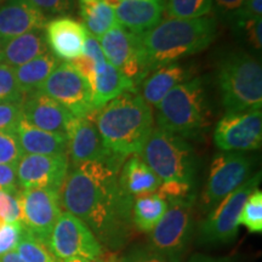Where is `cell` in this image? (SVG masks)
I'll use <instances>...</instances> for the list:
<instances>
[{"label":"cell","instance_id":"cell-24","mask_svg":"<svg viewBox=\"0 0 262 262\" xmlns=\"http://www.w3.org/2000/svg\"><path fill=\"white\" fill-rule=\"evenodd\" d=\"M118 181L122 191L131 198L158 191L162 181L140 156H133L120 168Z\"/></svg>","mask_w":262,"mask_h":262},{"label":"cell","instance_id":"cell-26","mask_svg":"<svg viewBox=\"0 0 262 262\" xmlns=\"http://www.w3.org/2000/svg\"><path fill=\"white\" fill-rule=\"evenodd\" d=\"M58 60L50 51L27 63L15 68V75L22 93L28 95L38 91L52 71L57 67Z\"/></svg>","mask_w":262,"mask_h":262},{"label":"cell","instance_id":"cell-34","mask_svg":"<svg viewBox=\"0 0 262 262\" xmlns=\"http://www.w3.org/2000/svg\"><path fill=\"white\" fill-rule=\"evenodd\" d=\"M22 120V103L0 102V133H16Z\"/></svg>","mask_w":262,"mask_h":262},{"label":"cell","instance_id":"cell-23","mask_svg":"<svg viewBox=\"0 0 262 262\" xmlns=\"http://www.w3.org/2000/svg\"><path fill=\"white\" fill-rule=\"evenodd\" d=\"M126 91H136L133 81L127 79L107 60L95 63V80L93 85L95 110H98Z\"/></svg>","mask_w":262,"mask_h":262},{"label":"cell","instance_id":"cell-39","mask_svg":"<svg viewBox=\"0 0 262 262\" xmlns=\"http://www.w3.org/2000/svg\"><path fill=\"white\" fill-rule=\"evenodd\" d=\"M45 17L67 14L72 8V0H27Z\"/></svg>","mask_w":262,"mask_h":262},{"label":"cell","instance_id":"cell-35","mask_svg":"<svg viewBox=\"0 0 262 262\" xmlns=\"http://www.w3.org/2000/svg\"><path fill=\"white\" fill-rule=\"evenodd\" d=\"M235 26L243 32L245 40L255 50H261L262 48V34L261 26L262 21L260 18H238L235 19Z\"/></svg>","mask_w":262,"mask_h":262},{"label":"cell","instance_id":"cell-29","mask_svg":"<svg viewBox=\"0 0 262 262\" xmlns=\"http://www.w3.org/2000/svg\"><path fill=\"white\" fill-rule=\"evenodd\" d=\"M170 18H201L210 14L214 0H163Z\"/></svg>","mask_w":262,"mask_h":262},{"label":"cell","instance_id":"cell-5","mask_svg":"<svg viewBox=\"0 0 262 262\" xmlns=\"http://www.w3.org/2000/svg\"><path fill=\"white\" fill-rule=\"evenodd\" d=\"M156 108L158 127L183 139L198 136L208 124L205 91L198 77L170 90Z\"/></svg>","mask_w":262,"mask_h":262},{"label":"cell","instance_id":"cell-46","mask_svg":"<svg viewBox=\"0 0 262 262\" xmlns=\"http://www.w3.org/2000/svg\"><path fill=\"white\" fill-rule=\"evenodd\" d=\"M3 47H4V41L0 40V62H2V52H3Z\"/></svg>","mask_w":262,"mask_h":262},{"label":"cell","instance_id":"cell-8","mask_svg":"<svg viewBox=\"0 0 262 262\" xmlns=\"http://www.w3.org/2000/svg\"><path fill=\"white\" fill-rule=\"evenodd\" d=\"M261 172L245 181L241 187L226 195L199 227V238L206 244H227L233 242L239 231V216L248 196L257 189Z\"/></svg>","mask_w":262,"mask_h":262},{"label":"cell","instance_id":"cell-4","mask_svg":"<svg viewBox=\"0 0 262 262\" xmlns=\"http://www.w3.org/2000/svg\"><path fill=\"white\" fill-rule=\"evenodd\" d=\"M217 84L227 113L261 110L262 67L248 52H231L221 61Z\"/></svg>","mask_w":262,"mask_h":262},{"label":"cell","instance_id":"cell-36","mask_svg":"<svg viewBox=\"0 0 262 262\" xmlns=\"http://www.w3.org/2000/svg\"><path fill=\"white\" fill-rule=\"evenodd\" d=\"M22 231L24 227L21 222L5 224L0 228V256L15 250L21 238Z\"/></svg>","mask_w":262,"mask_h":262},{"label":"cell","instance_id":"cell-25","mask_svg":"<svg viewBox=\"0 0 262 262\" xmlns=\"http://www.w3.org/2000/svg\"><path fill=\"white\" fill-rule=\"evenodd\" d=\"M49 52L42 31H33L4 42L2 62L12 68L27 63L41 55Z\"/></svg>","mask_w":262,"mask_h":262},{"label":"cell","instance_id":"cell-10","mask_svg":"<svg viewBox=\"0 0 262 262\" xmlns=\"http://www.w3.org/2000/svg\"><path fill=\"white\" fill-rule=\"evenodd\" d=\"M254 160L242 152H224L212 159L201 202L205 209L212 208L226 195L250 179Z\"/></svg>","mask_w":262,"mask_h":262},{"label":"cell","instance_id":"cell-12","mask_svg":"<svg viewBox=\"0 0 262 262\" xmlns=\"http://www.w3.org/2000/svg\"><path fill=\"white\" fill-rule=\"evenodd\" d=\"M39 91L54 98L77 118L89 117L96 111L89 81L70 62L58 63Z\"/></svg>","mask_w":262,"mask_h":262},{"label":"cell","instance_id":"cell-44","mask_svg":"<svg viewBox=\"0 0 262 262\" xmlns=\"http://www.w3.org/2000/svg\"><path fill=\"white\" fill-rule=\"evenodd\" d=\"M0 262H26L24 258L18 256V254L16 251H10V253L0 256Z\"/></svg>","mask_w":262,"mask_h":262},{"label":"cell","instance_id":"cell-43","mask_svg":"<svg viewBox=\"0 0 262 262\" xmlns=\"http://www.w3.org/2000/svg\"><path fill=\"white\" fill-rule=\"evenodd\" d=\"M187 262H235L228 257H214L204 254H195Z\"/></svg>","mask_w":262,"mask_h":262},{"label":"cell","instance_id":"cell-11","mask_svg":"<svg viewBox=\"0 0 262 262\" xmlns=\"http://www.w3.org/2000/svg\"><path fill=\"white\" fill-rule=\"evenodd\" d=\"M48 247L60 262L72 258L93 260L103 253V247L89 227L77 216L64 211L52 228Z\"/></svg>","mask_w":262,"mask_h":262},{"label":"cell","instance_id":"cell-48","mask_svg":"<svg viewBox=\"0 0 262 262\" xmlns=\"http://www.w3.org/2000/svg\"><path fill=\"white\" fill-rule=\"evenodd\" d=\"M9 0H0V5H3V4H5V3H8Z\"/></svg>","mask_w":262,"mask_h":262},{"label":"cell","instance_id":"cell-15","mask_svg":"<svg viewBox=\"0 0 262 262\" xmlns=\"http://www.w3.org/2000/svg\"><path fill=\"white\" fill-rule=\"evenodd\" d=\"M70 170L67 155H24L17 163V181L21 189L44 188L60 192Z\"/></svg>","mask_w":262,"mask_h":262},{"label":"cell","instance_id":"cell-17","mask_svg":"<svg viewBox=\"0 0 262 262\" xmlns=\"http://www.w3.org/2000/svg\"><path fill=\"white\" fill-rule=\"evenodd\" d=\"M22 118L38 129L67 136V127L74 116L54 98L38 90L26 95Z\"/></svg>","mask_w":262,"mask_h":262},{"label":"cell","instance_id":"cell-45","mask_svg":"<svg viewBox=\"0 0 262 262\" xmlns=\"http://www.w3.org/2000/svg\"><path fill=\"white\" fill-rule=\"evenodd\" d=\"M97 2H102L104 4L112 6V8L116 9V6L118 5V3H119V0H97Z\"/></svg>","mask_w":262,"mask_h":262},{"label":"cell","instance_id":"cell-27","mask_svg":"<svg viewBox=\"0 0 262 262\" xmlns=\"http://www.w3.org/2000/svg\"><path fill=\"white\" fill-rule=\"evenodd\" d=\"M168 208L169 203L157 192L136 196L133 204V224L142 233H149Z\"/></svg>","mask_w":262,"mask_h":262},{"label":"cell","instance_id":"cell-14","mask_svg":"<svg viewBox=\"0 0 262 262\" xmlns=\"http://www.w3.org/2000/svg\"><path fill=\"white\" fill-rule=\"evenodd\" d=\"M214 141L224 152L258 149L262 142L261 110L227 113L216 125Z\"/></svg>","mask_w":262,"mask_h":262},{"label":"cell","instance_id":"cell-38","mask_svg":"<svg viewBox=\"0 0 262 262\" xmlns=\"http://www.w3.org/2000/svg\"><path fill=\"white\" fill-rule=\"evenodd\" d=\"M118 262H169L165 257L150 249L148 245L131 248L127 253L118 258Z\"/></svg>","mask_w":262,"mask_h":262},{"label":"cell","instance_id":"cell-31","mask_svg":"<svg viewBox=\"0 0 262 262\" xmlns=\"http://www.w3.org/2000/svg\"><path fill=\"white\" fill-rule=\"evenodd\" d=\"M239 225H243L251 233L262 232V192L255 189L248 196L239 216Z\"/></svg>","mask_w":262,"mask_h":262},{"label":"cell","instance_id":"cell-7","mask_svg":"<svg viewBox=\"0 0 262 262\" xmlns=\"http://www.w3.org/2000/svg\"><path fill=\"white\" fill-rule=\"evenodd\" d=\"M169 204L162 220L149 232L148 247L169 262H182L194 232L193 201Z\"/></svg>","mask_w":262,"mask_h":262},{"label":"cell","instance_id":"cell-30","mask_svg":"<svg viewBox=\"0 0 262 262\" xmlns=\"http://www.w3.org/2000/svg\"><path fill=\"white\" fill-rule=\"evenodd\" d=\"M15 251L26 262H60L51 253L47 243L33 237L25 229L22 231L21 238H19Z\"/></svg>","mask_w":262,"mask_h":262},{"label":"cell","instance_id":"cell-47","mask_svg":"<svg viewBox=\"0 0 262 262\" xmlns=\"http://www.w3.org/2000/svg\"><path fill=\"white\" fill-rule=\"evenodd\" d=\"M5 225V222H4V220H3V219L2 217H0V228H2L3 227V226H4Z\"/></svg>","mask_w":262,"mask_h":262},{"label":"cell","instance_id":"cell-32","mask_svg":"<svg viewBox=\"0 0 262 262\" xmlns=\"http://www.w3.org/2000/svg\"><path fill=\"white\" fill-rule=\"evenodd\" d=\"M22 93L15 75V68L0 62V102H24Z\"/></svg>","mask_w":262,"mask_h":262},{"label":"cell","instance_id":"cell-13","mask_svg":"<svg viewBox=\"0 0 262 262\" xmlns=\"http://www.w3.org/2000/svg\"><path fill=\"white\" fill-rule=\"evenodd\" d=\"M17 199L22 227L48 244L52 228L62 214L58 193L44 188L21 189Z\"/></svg>","mask_w":262,"mask_h":262},{"label":"cell","instance_id":"cell-28","mask_svg":"<svg viewBox=\"0 0 262 262\" xmlns=\"http://www.w3.org/2000/svg\"><path fill=\"white\" fill-rule=\"evenodd\" d=\"M80 17L88 33L97 40L108 31L117 27L118 22L116 11L112 6L97 0H79Z\"/></svg>","mask_w":262,"mask_h":262},{"label":"cell","instance_id":"cell-40","mask_svg":"<svg viewBox=\"0 0 262 262\" xmlns=\"http://www.w3.org/2000/svg\"><path fill=\"white\" fill-rule=\"evenodd\" d=\"M0 191L15 195L21 191L17 181V164H0Z\"/></svg>","mask_w":262,"mask_h":262},{"label":"cell","instance_id":"cell-1","mask_svg":"<svg viewBox=\"0 0 262 262\" xmlns=\"http://www.w3.org/2000/svg\"><path fill=\"white\" fill-rule=\"evenodd\" d=\"M119 162H88L68 170L60 192L61 208L77 216L101 245L119 250L133 234V204L118 181Z\"/></svg>","mask_w":262,"mask_h":262},{"label":"cell","instance_id":"cell-20","mask_svg":"<svg viewBox=\"0 0 262 262\" xmlns=\"http://www.w3.org/2000/svg\"><path fill=\"white\" fill-rule=\"evenodd\" d=\"M118 22L135 34H143L162 21L163 0H119L114 9Z\"/></svg>","mask_w":262,"mask_h":262},{"label":"cell","instance_id":"cell-16","mask_svg":"<svg viewBox=\"0 0 262 262\" xmlns=\"http://www.w3.org/2000/svg\"><path fill=\"white\" fill-rule=\"evenodd\" d=\"M68 150L73 168L88 162H119L104 147L94 120V113L89 117H74L67 127Z\"/></svg>","mask_w":262,"mask_h":262},{"label":"cell","instance_id":"cell-33","mask_svg":"<svg viewBox=\"0 0 262 262\" xmlns=\"http://www.w3.org/2000/svg\"><path fill=\"white\" fill-rule=\"evenodd\" d=\"M22 156L16 133H0V164H17Z\"/></svg>","mask_w":262,"mask_h":262},{"label":"cell","instance_id":"cell-2","mask_svg":"<svg viewBox=\"0 0 262 262\" xmlns=\"http://www.w3.org/2000/svg\"><path fill=\"white\" fill-rule=\"evenodd\" d=\"M106 149L122 160L140 156L152 130L153 112L137 91H126L94 112Z\"/></svg>","mask_w":262,"mask_h":262},{"label":"cell","instance_id":"cell-6","mask_svg":"<svg viewBox=\"0 0 262 262\" xmlns=\"http://www.w3.org/2000/svg\"><path fill=\"white\" fill-rule=\"evenodd\" d=\"M140 157L162 183H183L194 187L195 155L183 137L155 127Z\"/></svg>","mask_w":262,"mask_h":262},{"label":"cell","instance_id":"cell-19","mask_svg":"<svg viewBox=\"0 0 262 262\" xmlns=\"http://www.w3.org/2000/svg\"><path fill=\"white\" fill-rule=\"evenodd\" d=\"M48 18L27 0H9L0 6V40L26 34L33 31H44Z\"/></svg>","mask_w":262,"mask_h":262},{"label":"cell","instance_id":"cell-21","mask_svg":"<svg viewBox=\"0 0 262 262\" xmlns=\"http://www.w3.org/2000/svg\"><path fill=\"white\" fill-rule=\"evenodd\" d=\"M16 135H17L19 146H21L24 155H67V136L38 129V127L33 126L24 120V118L16 129Z\"/></svg>","mask_w":262,"mask_h":262},{"label":"cell","instance_id":"cell-9","mask_svg":"<svg viewBox=\"0 0 262 262\" xmlns=\"http://www.w3.org/2000/svg\"><path fill=\"white\" fill-rule=\"evenodd\" d=\"M98 42L107 61L133 81L134 86L145 80L150 68L141 35L118 25L98 39Z\"/></svg>","mask_w":262,"mask_h":262},{"label":"cell","instance_id":"cell-22","mask_svg":"<svg viewBox=\"0 0 262 262\" xmlns=\"http://www.w3.org/2000/svg\"><path fill=\"white\" fill-rule=\"evenodd\" d=\"M153 71L141 83L140 96L149 107H156L170 90L189 79V71L176 62L160 66Z\"/></svg>","mask_w":262,"mask_h":262},{"label":"cell","instance_id":"cell-41","mask_svg":"<svg viewBox=\"0 0 262 262\" xmlns=\"http://www.w3.org/2000/svg\"><path fill=\"white\" fill-rule=\"evenodd\" d=\"M247 0H215L216 6L226 15H232L235 18L243 10Z\"/></svg>","mask_w":262,"mask_h":262},{"label":"cell","instance_id":"cell-37","mask_svg":"<svg viewBox=\"0 0 262 262\" xmlns=\"http://www.w3.org/2000/svg\"><path fill=\"white\" fill-rule=\"evenodd\" d=\"M0 217L4 220L5 224L19 222L21 210H19L17 195L0 191Z\"/></svg>","mask_w":262,"mask_h":262},{"label":"cell","instance_id":"cell-18","mask_svg":"<svg viewBox=\"0 0 262 262\" xmlns=\"http://www.w3.org/2000/svg\"><path fill=\"white\" fill-rule=\"evenodd\" d=\"M45 40L57 60L71 62L84 54L88 31L83 24L68 16H61L45 26Z\"/></svg>","mask_w":262,"mask_h":262},{"label":"cell","instance_id":"cell-3","mask_svg":"<svg viewBox=\"0 0 262 262\" xmlns=\"http://www.w3.org/2000/svg\"><path fill=\"white\" fill-rule=\"evenodd\" d=\"M215 18H165L141 34L150 71L180 58L198 54L215 40Z\"/></svg>","mask_w":262,"mask_h":262},{"label":"cell","instance_id":"cell-42","mask_svg":"<svg viewBox=\"0 0 262 262\" xmlns=\"http://www.w3.org/2000/svg\"><path fill=\"white\" fill-rule=\"evenodd\" d=\"M66 262H118V258L113 251H108V253H103L96 258L93 260H83V258H72Z\"/></svg>","mask_w":262,"mask_h":262}]
</instances>
